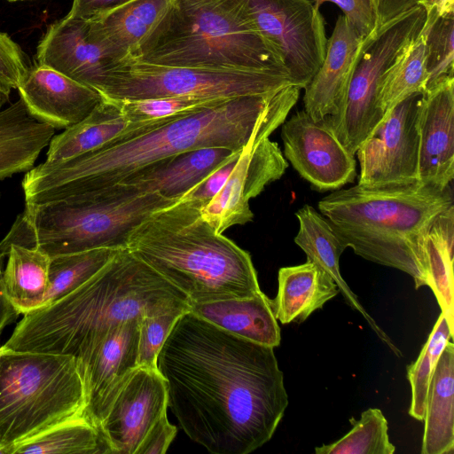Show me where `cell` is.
<instances>
[{
  "instance_id": "31",
  "label": "cell",
  "mask_w": 454,
  "mask_h": 454,
  "mask_svg": "<svg viewBox=\"0 0 454 454\" xmlns=\"http://www.w3.org/2000/svg\"><path fill=\"white\" fill-rule=\"evenodd\" d=\"M427 80L423 26L419 33L403 47L383 75L379 96L383 116L410 95L423 93L427 90Z\"/></svg>"
},
{
  "instance_id": "43",
  "label": "cell",
  "mask_w": 454,
  "mask_h": 454,
  "mask_svg": "<svg viewBox=\"0 0 454 454\" xmlns=\"http://www.w3.org/2000/svg\"><path fill=\"white\" fill-rule=\"evenodd\" d=\"M128 0H74L67 17L89 20Z\"/></svg>"
},
{
  "instance_id": "16",
  "label": "cell",
  "mask_w": 454,
  "mask_h": 454,
  "mask_svg": "<svg viewBox=\"0 0 454 454\" xmlns=\"http://www.w3.org/2000/svg\"><path fill=\"white\" fill-rule=\"evenodd\" d=\"M35 57L37 65L53 68L95 90L106 72L116 64L89 20L67 16L48 27Z\"/></svg>"
},
{
  "instance_id": "44",
  "label": "cell",
  "mask_w": 454,
  "mask_h": 454,
  "mask_svg": "<svg viewBox=\"0 0 454 454\" xmlns=\"http://www.w3.org/2000/svg\"><path fill=\"white\" fill-rule=\"evenodd\" d=\"M376 27L419 4V0H372Z\"/></svg>"
},
{
  "instance_id": "12",
  "label": "cell",
  "mask_w": 454,
  "mask_h": 454,
  "mask_svg": "<svg viewBox=\"0 0 454 454\" xmlns=\"http://www.w3.org/2000/svg\"><path fill=\"white\" fill-rule=\"evenodd\" d=\"M422 93L405 98L388 111L356 152L358 184L401 185L419 180L418 120Z\"/></svg>"
},
{
  "instance_id": "49",
  "label": "cell",
  "mask_w": 454,
  "mask_h": 454,
  "mask_svg": "<svg viewBox=\"0 0 454 454\" xmlns=\"http://www.w3.org/2000/svg\"><path fill=\"white\" fill-rule=\"evenodd\" d=\"M8 1H11V2H15V1H20V0H8Z\"/></svg>"
},
{
  "instance_id": "7",
  "label": "cell",
  "mask_w": 454,
  "mask_h": 454,
  "mask_svg": "<svg viewBox=\"0 0 454 454\" xmlns=\"http://www.w3.org/2000/svg\"><path fill=\"white\" fill-rule=\"evenodd\" d=\"M178 200L158 193L103 192L45 203H25L0 242L6 256L12 245L50 257L98 248L123 249L130 231L154 210Z\"/></svg>"
},
{
  "instance_id": "41",
  "label": "cell",
  "mask_w": 454,
  "mask_h": 454,
  "mask_svg": "<svg viewBox=\"0 0 454 454\" xmlns=\"http://www.w3.org/2000/svg\"><path fill=\"white\" fill-rule=\"evenodd\" d=\"M242 150L235 153L229 160L215 169L196 186L188 192L181 200H189L200 209L221 190L234 168L236 160Z\"/></svg>"
},
{
  "instance_id": "42",
  "label": "cell",
  "mask_w": 454,
  "mask_h": 454,
  "mask_svg": "<svg viewBox=\"0 0 454 454\" xmlns=\"http://www.w3.org/2000/svg\"><path fill=\"white\" fill-rule=\"evenodd\" d=\"M176 434V427L163 414L146 434L136 454H163Z\"/></svg>"
},
{
  "instance_id": "18",
  "label": "cell",
  "mask_w": 454,
  "mask_h": 454,
  "mask_svg": "<svg viewBox=\"0 0 454 454\" xmlns=\"http://www.w3.org/2000/svg\"><path fill=\"white\" fill-rule=\"evenodd\" d=\"M418 130L419 181L445 189L454 177V76L422 93Z\"/></svg>"
},
{
  "instance_id": "46",
  "label": "cell",
  "mask_w": 454,
  "mask_h": 454,
  "mask_svg": "<svg viewBox=\"0 0 454 454\" xmlns=\"http://www.w3.org/2000/svg\"><path fill=\"white\" fill-rule=\"evenodd\" d=\"M425 8L434 7L439 14L454 12V0H419Z\"/></svg>"
},
{
  "instance_id": "17",
  "label": "cell",
  "mask_w": 454,
  "mask_h": 454,
  "mask_svg": "<svg viewBox=\"0 0 454 454\" xmlns=\"http://www.w3.org/2000/svg\"><path fill=\"white\" fill-rule=\"evenodd\" d=\"M140 319L112 329L81 367L85 387L82 415L98 427L111 401L137 367Z\"/></svg>"
},
{
  "instance_id": "2",
  "label": "cell",
  "mask_w": 454,
  "mask_h": 454,
  "mask_svg": "<svg viewBox=\"0 0 454 454\" xmlns=\"http://www.w3.org/2000/svg\"><path fill=\"white\" fill-rule=\"evenodd\" d=\"M298 101L284 88L261 96L230 98L171 120L134 138L26 172V203L86 197L113 187L162 160L203 147L242 150L259 131L279 127Z\"/></svg>"
},
{
  "instance_id": "28",
  "label": "cell",
  "mask_w": 454,
  "mask_h": 454,
  "mask_svg": "<svg viewBox=\"0 0 454 454\" xmlns=\"http://www.w3.org/2000/svg\"><path fill=\"white\" fill-rule=\"evenodd\" d=\"M422 454L454 450V345L450 340L439 357L427 394Z\"/></svg>"
},
{
  "instance_id": "11",
  "label": "cell",
  "mask_w": 454,
  "mask_h": 454,
  "mask_svg": "<svg viewBox=\"0 0 454 454\" xmlns=\"http://www.w3.org/2000/svg\"><path fill=\"white\" fill-rule=\"evenodd\" d=\"M254 21L294 85L304 89L326 51L325 21L310 0H250Z\"/></svg>"
},
{
  "instance_id": "23",
  "label": "cell",
  "mask_w": 454,
  "mask_h": 454,
  "mask_svg": "<svg viewBox=\"0 0 454 454\" xmlns=\"http://www.w3.org/2000/svg\"><path fill=\"white\" fill-rule=\"evenodd\" d=\"M173 0H128L89 19L116 63L138 58L168 15Z\"/></svg>"
},
{
  "instance_id": "47",
  "label": "cell",
  "mask_w": 454,
  "mask_h": 454,
  "mask_svg": "<svg viewBox=\"0 0 454 454\" xmlns=\"http://www.w3.org/2000/svg\"><path fill=\"white\" fill-rule=\"evenodd\" d=\"M3 258L4 257L0 254V278H1L2 273H3Z\"/></svg>"
},
{
  "instance_id": "1",
  "label": "cell",
  "mask_w": 454,
  "mask_h": 454,
  "mask_svg": "<svg viewBox=\"0 0 454 454\" xmlns=\"http://www.w3.org/2000/svg\"><path fill=\"white\" fill-rule=\"evenodd\" d=\"M274 348L236 336L191 311L157 356L168 407L213 454H248L273 436L288 405Z\"/></svg>"
},
{
  "instance_id": "21",
  "label": "cell",
  "mask_w": 454,
  "mask_h": 454,
  "mask_svg": "<svg viewBox=\"0 0 454 454\" xmlns=\"http://www.w3.org/2000/svg\"><path fill=\"white\" fill-rule=\"evenodd\" d=\"M239 151L226 147H203L184 152L147 167L99 192L158 193L180 200Z\"/></svg>"
},
{
  "instance_id": "4",
  "label": "cell",
  "mask_w": 454,
  "mask_h": 454,
  "mask_svg": "<svg viewBox=\"0 0 454 454\" xmlns=\"http://www.w3.org/2000/svg\"><path fill=\"white\" fill-rule=\"evenodd\" d=\"M453 204L445 189L408 184L340 188L317 207L346 247L365 260L410 275L419 289L429 284L426 240L434 218Z\"/></svg>"
},
{
  "instance_id": "19",
  "label": "cell",
  "mask_w": 454,
  "mask_h": 454,
  "mask_svg": "<svg viewBox=\"0 0 454 454\" xmlns=\"http://www.w3.org/2000/svg\"><path fill=\"white\" fill-rule=\"evenodd\" d=\"M17 90L29 113L55 129L77 124L103 100L97 90L37 64Z\"/></svg>"
},
{
  "instance_id": "40",
  "label": "cell",
  "mask_w": 454,
  "mask_h": 454,
  "mask_svg": "<svg viewBox=\"0 0 454 454\" xmlns=\"http://www.w3.org/2000/svg\"><path fill=\"white\" fill-rule=\"evenodd\" d=\"M337 5L343 16L353 26L358 35L364 39L376 28V16L372 0H314L317 8L324 3Z\"/></svg>"
},
{
  "instance_id": "20",
  "label": "cell",
  "mask_w": 454,
  "mask_h": 454,
  "mask_svg": "<svg viewBox=\"0 0 454 454\" xmlns=\"http://www.w3.org/2000/svg\"><path fill=\"white\" fill-rule=\"evenodd\" d=\"M363 39L340 15L327 39L325 59L304 88V110L314 120L335 117L343 109Z\"/></svg>"
},
{
  "instance_id": "25",
  "label": "cell",
  "mask_w": 454,
  "mask_h": 454,
  "mask_svg": "<svg viewBox=\"0 0 454 454\" xmlns=\"http://www.w3.org/2000/svg\"><path fill=\"white\" fill-rule=\"evenodd\" d=\"M189 311L250 341L272 348L280 344L271 299L262 292L250 297L191 304Z\"/></svg>"
},
{
  "instance_id": "22",
  "label": "cell",
  "mask_w": 454,
  "mask_h": 454,
  "mask_svg": "<svg viewBox=\"0 0 454 454\" xmlns=\"http://www.w3.org/2000/svg\"><path fill=\"white\" fill-rule=\"evenodd\" d=\"M171 120L130 121L119 102L103 98L86 118L51 137L45 160H64L131 139Z\"/></svg>"
},
{
  "instance_id": "9",
  "label": "cell",
  "mask_w": 454,
  "mask_h": 454,
  "mask_svg": "<svg viewBox=\"0 0 454 454\" xmlns=\"http://www.w3.org/2000/svg\"><path fill=\"white\" fill-rule=\"evenodd\" d=\"M291 84L282 70L165 66L129 58L106 72L97 91L114 101L162 97L228 99L269 95Z\"/></svg>"
},
{
  "instance_id": "39",
  "label": "cell",
  "mask_w": 454,
  "mask_h": 454,
  "mask_svg": "<svg viewBox=\"0 0 454 454\" xmlns=\"http://www.w3.org/2000/svg\"><path fill=\"white\" fill-rule=\"evenodd\" d=\"M30 69L29 60L21 48L0 32V80L12 89H18Z\"/></svg>"
},
{
  "instance_id": "35",
  "label": "cell",
  "mask_w": 454,
  "mask_h": 454,
  "mask_svg": "<svg viewBox=\"0 0 454 454\" xmlns=\"http://www.w3.org/2000/svg\"><path fill=\"white\" fill-rule=\"evenodd\" d=\"M453 337L446 317L441 312L417 360L407 366V378L411 387L409 414L417 420L424 419L429 386L437 361Z\"/></svg>"
},
{
  "instance_id": "6",
  "label": "cell",
  "mask_w": 454,
  "mask_h": 454,
  "mask_svg": "<svg viewBox=\"0 0 454 454\" xmlns=\"http://www.w3.org/2000/svg\"><path fill=\"white\" fill-rule=\"evenodd\" d=\"M134 59L165 66L286 72L258 30L250 0H173Z\"/></svg>"
},
{
  "instance_id": "32",
  "label": "cell",
  "mask_w": 454,
  "mask_h": 454,
  "mask_svg": "<svg viewBox=\"0 0 454 454\" xmlns=\"http://www.w3.org/2000/svg\"><path fill=\"white\" fill-rule=\"evenodd\" d=\"M108 453L100 430L82 414L63 421L15 445L12 454Z\"/></svg>"
},
{
  "instance_id": "34",
  "label": "cell",
  "mask_w": 454,
  "mask_h": 454,
  "mask_svg": "<svg viewBox=\"0 0 454 454\" xmlns=\"http://www.w3.org/2000/svg\"><path fill=\"white\" fill-rule=\"evenodd\" d=\"M351 430L336 442L315 448L317 454H393L387 421L378 408H369L358 420L352 418Z\"/></svg>"
},
{
  "instance_id": "15",
  "label": "cell",
  "mask_w": 454,
  "mask_h": 454,
  "mask_svg": "<svg viewBox=\"0 0 454 454\" xmlns=\"http://www.w3.org/2000/svg\"><path fill=\"white\" fill-rule=\"evenodd\" d=\"M167 408L166 382L158 369L137 367L114 396L98 427L108 453L136 454Z\"/></svg>"
},
{
  "instance_id": "10",
  "label": "cell",
  "mask_w": 454,
  "mask_h": 454,
  "mask_svg": "<svg viewBox=\"0 0 454 454\" xmlns=\"http://www.w3.org/2000/svg\"><path fill=\"white\" fill-rule=\"evenodd\" d=\"M427 18L417 4L376 27L363 39L340 114L332 127L353 155L383 118L379 96L384 74L403 47L419 33Z\"/></svg>"
},
{
  "instance_id": "13",
  "label": "cell",
  "mask_w": 454,
  "mask_h": 454,
  "mask_svg": "<svg viewBox=\"0 0 454 454\" xmlns=\"http://www.w3.org/2000/svg\"><path fill=\"white\" fill-rule=\"evenodd\" d=\"M278 127H268L255 134L240 152L233 169L216 195L200 211L203 219L218 233L251 222L254 213L249 201L286 172L288 162L278 143L270 136Z\"/></svg>"
},
{
  "instance_id": "5",
  "label": "cell",
  "mask_w": 454,
  "mask_h": 454,
  "mask_svg": "<svg viewBox=\"0 0 454 454\" xmlns=\"http://www.w3.org/2000/svg\"><path fill=\"white\" fill-rule=\"evenodd\" d=\"M127 248L184 293L190 305L262 292L249 253L216 232L189 200L152 212L130 231Z\"/></svg>"
},
{
  "instance_id": "45",
  "label": "cell",
  "mask_w": 454,
  "mask_h": 454,
  "mask_svg": "<svg viewBox=\"0 0 454 454\" xmlns=\"http://www.w3.org/2000/svg\"><path fill=\"white\" fill-rule=\"evenodd\" d=\"M19 315V311L5 295L0 278V335L4 328L13 322Z\"/></svg>"
},
{
  "instance_id": "27",
  "label": "cell",
  "mask_w": 454,
  "mask_h": 454,
  "mask_svg": "<svg viewBox=\"0 0 454 454\" xmlns=\"http://www.w3.org/2000/svg\"><path fill=\"white\" fill-rule=\"evenodd\" d=\"M272 307L282 324L301 323L340 292L333 278L318 265L306 262L282 267Z\"/></svg>"
},
{
  "instance_id": "8",
  "label": "cell",
  "mask_w": 454,
  "mask_h": 454,
  "mask_svg": "<svg viewBox=\"0 0 454 454\" xmlns=\"http://www.w3.org/2000/svg\"><path fill=\"white\" fill-rule=\"evenodd\" d=\"M84 408L83 377L74 356L0 348V447L6 454Z\"/></svg>"
},
{
  "instance_id": "14",
  "label": "cell",
  "mask_w": 454,
  "mask_h": 454,
  "mask_svg": "<svg viewBox=\"0 0 454 454\" xmlns=\"http://www.w3.org/2000/svg\"><path fill=\"white\" fill-rule=\"evenodd\" d=\"M284 155L299 175L318 192L336 191L353 183L356 162L336 136L330 116L314 120L305 110L282 124Z\"/></svg>"
},
{
  "instance_id": "48",
  "label": "cell",
  "mask_w": 454,
  "mask_h": 454,
  "mask_svg": "<svg viewBox=\"0 0 454 454\" xmlns=\"http://www.w3.org/2000/svg\"><path fill=\"white\" fill-rule=\"evenodd\" d=\"M0 454H6V451L0 447Z\"/></svg>"
},
{
  "instance_id": "24",
  "label": "cell",
  "mask_w": 454,
  "mask_h": 454,
  "mask_svg": "<svg viewBox=\"0 0 454 454\" xmlns=\"http://www.w3.org/2000/svg\"><path fill=\"white\" fill-rule=\"evenodd\" d=\"M295 215L299 221V230L294 242L306 254L307 261L318 265L333 278L348 305L364 317L380 340L395 356H402L399 348L364 309L357 296L342 278L340 257L347 247L329 221L308 204L298 209Z\"/></svg>"
},
{
  "instance_id": "33",
  "label": "cell",
  "mask_w": 454,
  "mask_h": 454,
  "mask_svg": "<svg viewBox=\"0 0 454 454\" xmlns=\"http://www.w3.org/2000/svg\"><path fill=\"white\" fill-rule=\"evenodd\" d=\"M119 250L98 248L51 257L48 290L42 307L60 300L82 286Z\"/></svg>"
},
{
  "instance_id": "36",
  "label": "cell",
  "mask_w": 454,
  "mask_h": 454,
  "mask_svg": "<svg viewBox=\"0 0 454 454\" xmlns=\"http://www.w3.org/2000/svg\"><path fill=\"white\" fill-rule=\"evenodd\" d=\"M425 9L427 89L454 76V12L439 14L434 7Z\"/></svg>"
},
{
  "instance_id": "26",
  "label": "cell",
  "mask_w": 454,
  "mask_h": 454,
  "mask_svg": "<svg viewBox=\"0 0 454 454\" xmlns=\"http://www.w3.org/2000/svg\"><path fill=\"white\" fill-rule=\"evenodd\" d=\"M55 129L35 118L20 98L0 111V181L34 168Z\"/></svg>"
},
{
  "instance_id": "3",
  "label": "cell",
  "mask_w": 454,
  "mask_h": 454,
  "mask_svg": "<svg viewBox=\"0 0 454 454\" xmlns=\"http://www.w3.org/2000/svg\"><path fill=\"white\" fill-rule=\"evenodd\" d=\"M173 310H190L186 295L123 248L76 290L25 314L4 347L72 356L82 367L114 327Z\"/></svg>"
},
{
  "instance_id": "29",
  "label": "cell",
  "mask_w": 454,
  "mask_h": 454,
  "mask_svg": "<svg viewBox=\"0 0 454 454\" xmlns=\"http://www.w3.org/2000/svg\"><path fill=\"white\" fill-rule=\"evenodd\" d=\"M6 256L1 284L9 301L23 315L41 308L48 290L51 257L17 245L10 247Z\"/></svg>"
},
{
  "instance_id": "30",
  "label": "cell",
  "mask_w": 454,
  "mask_h": 454,
  "mask_svg": "<svg viewBox=\"0 0 454 454\" xmlns=\"http://www.w3.org/2000/svg\"><path fill=\"white\" fill-rule=\"evenodd\" d=\"M453 247L454 205L434 218L426 240L428 286L434 292L441 312L454 333Z\"/></svg>"
},
{
  "instance_id": "37",
  "label": "cell",
  "mask_w": 454,
  "mask_h": 454,
  "mask_svg": "<svg viewBox=\"0 0 454 454\" xmlns=\"http://www.w3.org/2000/svg\"><path fill=\"white\" fill-rule=\"evenodd\" d=\"M228 99L162 97L117 102L120 103L121 111L129 121H143L178 118Z\"/></svg>"
},
{
  "instance_id": "38",
  "label": "cell",
  "mask_w": 454,
  "mask_h": 454,
  "mask_svg": "<svg viewBox=\"0 0 454 454\" xmlns=\"http://www.w3.org/2000/svg\"><path fill=\"white\" fill-rule=\"evenodd\" d=\"M184 312L173 310L140 319L137 367L157 369L158 354L176 322Z\"/></svg>"
}]
</instances>
